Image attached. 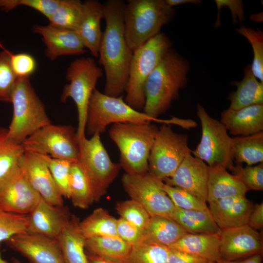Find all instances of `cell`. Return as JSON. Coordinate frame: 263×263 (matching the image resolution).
Wrapping results in <instances>:
<instances>
[{"mask_svg": "<svg viewBox=\"0 0 263 263\" xmlns=\"http://www.w3.org/2000/svg\"><path fill=\"white\" fill-rule=\"evenodd\" d=\"M124 4L121 0H109L103 4L106 27L99 48V63L106 76L103 93L114 97L122 96L126 91L133 54L125 35Z\"/></svg>", "mask_w": 263, "mask_h": 263, "instance_id": "obj_1", "label": "cell"}, {"mask_svg": "<svg viewBox=\"0 0 263 263\" xmlns=\"http://www.w3.org/2000/svg\"><path fill=\"white\" fill-rule=\"evenodd\" d=\"M189 68L188 61L171 48L146 80L143 112L158 118L166 112L186 86Z\"/></svg>", "mask_w": 263, "mask_h": 263, "instance_id": "obj_2", "label": "cell"}, {"mask_svg": "<svg viewBox=\"0 0 263 263\" xmlns=\"http://www.w3.org/2000/svg\"><path fill=\"white\" fill-rule=\"evenodd\" d=\"M175 9L165 0H129L125 2L123 19L127 42L133 52L159 33L170 21Z\"/></svg>", "mask_w": 263, "mask_h": 263, "instance_id": "obj_3", "label": "cell"}, {"mask_svg": "<svg viewBox=\"0 0 263 263\" xmlns=\"http://www.w3.org/2000/svg\"><path fill=\"white\" fill-rule=\"evenodd\" d=\"M158 128L153 124H114L109 133L120 152L119 165L126 173L145 174L148 172V160Z\"/></svg>", "mask_w": 263, "mask_h": 263, "instance_id": "obj_4", "label": "cell"}, {"mask_svg": "<svg viewBox=\"0 0 263 263\" xmlns=\"http://www.w3.org/2000/svg\"><path fill=\"white\" fill-rule=\"evenodd\" d=\"M11 103L13 116L7 138L13 143L21 145L33 133L51 123L29 77H18Z\"/></svg>", "mask_w": 263, "mask_h": 263, "instance_id": "obj_5", "label": "cell"}, {"mask_svg": "<svg viewBox=\"0 0 263 263\" xmlns=\"http://www.w3.org/2000/svg\"><path fill=\"white\" fill-rule=\"evenodd\" d=\"M171 42L164 33H159L136 49L131 61L125 92V102L140 111L145 104L146 80L171 49Z\"/></svg>", "mask_w": 263, "mask_h": 263, "instance_id": "obj_6", "label": "cell"}, {"mask_svg": "<svg viewBox=\"0 0 263 263\" xmlns=\"http://www.w3.org/2000/svg\"><path fill=\"white\" fill-rule=\"evenodd\" d=\"M103 71L91 57L77 58L71 63L66 71L69 82L63 88L60 100L65 102L68 98L75 102L78 113L76 134L79 142L85 138L86 124L89 102Z\"/></svg>", "mask_w": 263, "mask_h": 263, "instance_id": "obj_7", "label": "cell"}, {"mask_svg": "<svg viewBox=\"0 0 263 263\" xmlns=\"http://www.w3.org/2000/svg\"><path fill=\"white\" fill-rule=\"evenodd\" d=\"M151 121L164 124L165 119L154 118L135 110L123 100L122 96H109L95 89L89 102L86 130L92 136L105 132L107 126L112 123Z\"/></svg>", "mask_w": 263, "mask_h": 263, "instance_id": "obj_8", "label": "cell"}, {"mask_svg": "<svg viewBox=\"0 0 263 263\" xmlns=\"http://www.w3.org/2000/svg\"><path fill=\"white\" fill-rule=\"evenodd\" d=\"M187 134L174 132L170 125L163 124L156 134L149 160L148 172L163 182L171 177L192 150Z\"/></svg>", "mask_w": 263, "mask_h": 263, "instance_id": "obj_9", "label": "cell"}, {"mask_svg": "<svg viewBox=\"0 0 263 263\" xmlns=\"http://www.w3.org/2000/svg\"><path fill=\"white\" fill-rule=\"evenodd\" d=\"M21 145L24 152L72 161H78L80 154L76 130L71 125L51 123L33 133Z\"/></svg>", "mask_w": 263, "mask_h": 263, "instance_id": "obj_10", "label": "cell"}, {"mask_svg": "<svg viewBox=\"0 0 263 263\" xmlns=\"http://www.w3.org/2000/svg\"><path fill=\"white\" fill-rule=\"evenodd\" d=\"M197 115L202 128L200 143L192 150L193 156L208 166L219 164L230 169L233 165L232 138L224 125L211 117L204 108L197 105Z\"/></svg>", "mask_w": 263, "mask_h": 263, "instance_id": "obj_11", "label": "cell"}, {"mask_svg": "<svg viewBox=\"0 0 263 263\" xmlns=\"http://www.w3.org/2000/svg\"><path fill=\"white\" fill-rule=\"evenodd\" d=\"M78 161L90 183L95 201H98L118 175L119 164L112 161L99 133L80 143Z\"/></svg>", "mask_w": 263, "mask_h": 263, "instance_id": "obj_12", "label": "cell"}, {"mask_svg": "<svg viewBox=\"0 0 263 263\" xmlns=\"http://www.w3.org/2000/svg\"><path fill=\"white\" fill-rule=\"evenodd\" d=\"M122 182L131 199L140 204L150 216L172 219L175 206L164 190L162 181L148 172L145 174L125 173Z\"/></svg>", "mask_w": 263, "mask_h": 263, "instance_id": "obj_13", "label": "cell"}, {"mask_svg": "<svg viewBox=\"0 0 263 263\" xmlns=\"http://www.w3.org/2000/svg\"><path fill=\"white\" fill-rule=\"evenodd\" d=\"M41 198L18 165L0 179V208L4 211L28 214Z\"/></svg>", "mask_w": 263, "mask_h": 263, "instance_id": "obj_14", "label": "cell"}, {"mask_svg": "<svg viewBox=\"0 0 263 263\" xmlns=\"http://www.w3.org/2000/svg\"><path fill=\"white\" fill-rule=\"evenodd\" d=\"M220 254L222 262H232L263 255L261 234L248 225L221 230Z\"/></svg>", "mask_w": 263, "mask_h": 263, "instance_id": "obj_15", "label": "cell"}, {"mask_svg": "<svg viewBox=\"0 0 263 263\" xmlns=\"http://www.w3.org/2000/svg\"><path fill=\"white\" fill-rule=\"evenodd\" d=\"M5 242L30 263H64L57 239L26 231L14 235Z\"/></svg>", "mask_w": 263, "mask_h": 263, "instance_id": "obj_16", "label": "cell"}, {"mask_svg": "<svg viewBox=\"0 0 263 263\" xmlns=\"http://www.w3.org/2000/svg\"><path fill=\"white\" fill-rule=\"evenodd\" d=\"M18 165L33 188L44 201L53 206H63V197L41 155L24 152Z\"/></svg>", "mask_w": 263, "mask_h": 263, "instance_id": "obj_17", "label": "cell"}, {"mask_svg": "<svg viewBox=\"0 0 263 263\" xmlns=\"http://www.w3.org/2000/svg\"><path fill=\"white\" fill-rule=\"evenodd\" d=\"M191 154L185 157L173 175L164 181L167 185L182 188L206 203L209 166Z\"/></svg>", "mask_w": 263, "mask_h": 263, "instance_id": "obj_18", "label": "cell"}, {"mask_svg": "<svg viewBox=\"0 0 263 263\" xmlns=\"http://www.w3.org/2000/svg\"><path fill=\"white\" fill-rule=\"evenodd\" d=\"M71 215L67 207L52 205L42 198L28 214L26 232L57 239Z\"/></svg>", "mask_w": 263, "mask_h": 263, "instance_id": "obj_19", "label": "cell"}, {"mask_svg": "<svg viewBox=\"0 0 263 263\" xmlns=\"http://www.w3.org/2000/svg\"><path fill=\"white\" fill-rule=\"evenodd\" d=\"M32 31L42 36L46 57L52 61L62 56L79 55L86 52L80 38L75 31L47 25H34Z\"/></svg>", "mask_w": 263, "mask_h": 263, "instance_id": "obj_20", "label": "cell"}, {"mask_svg": "<svg viewBox=\"0 0 263 263\" xmlns=\"http://www.w3.org/2000/svg\"><path fill=\"white\" fill-rule=\"evenodd\" d=\"M208 204L210 213L221 230L247 225L254 207L253 202L245 196L228 197Z\"/></svg>", "mask_w": 263, "mask_h": 263, "instance_id": "obj_21", "label": "cell"}, {"mask_svg": "<svg viewBox=\"0 0 263 263\" xmlns=\"http://www.w3.org/2000/svg\"><path fill=\"white\" fill-rule=\"evenodd\" d=\"M104 6L98 0L83 2L82 12L75 32L85 48L94 57L98 56L99 48L103 32L101 20L103 19Z\"/></svg>", "mask_w": 263, "mask_h": 263, "instance_id": "obj_22", "label": "cell"}, {"mask_svg": "<svg viewBox=\"0 0 263 263\" xmlns=\"http://www.w3.org/2000/svg\"><path fill=\"white\" fill-rule=\"evenodd\" d=\"M220 122L236 136H248L263 131V104L239 110L228 108L221 114Z\"/></svg>", "mask_w": 263, "mask_h": 263, "instance_id": "obj_23", "label": "cell"}, {"mask_svg": "<svg viewBox=\"0 0 263 263\" xmlns=\"http://www.w3.org/2000/svg\"><path fill=\"white\" fill-rule=\"evenodd\" d=\"M248 190L239 177L229 173L219 164L209 166L207 188L208 203L238 196H245Z\"/></svg>", "mask_w": 263, "mask_h": 263, "instance_id": "obj_24", "label": "cell"}, {"mask_svg": "<svg viewBox=\"0 0 263 263\" xmlns=\"http://www.w3.org/2000/svg\"><path fill=\"white\" fill-rule=\"evenodd\" d=\"M219 234L187 233L169 246L170 249L184 251L210 262L221 263Z\"/></svg>", "mask_w": 263, "mask_h": 263, "instance_id": "obj_25", "label": "cell"}, {"mask_svg": "<svg viewBox=\"0 0 263 263\" xmlns=\"http://www.w3.org/2000/svg\"><path fill=\"white\" fill-rule=\"evenodd\" d=\"M79 221L74 215L57 238L64 263H89L85 251L86 239L79 226Z\"/></svg>", "mask_w": 263, "mask_h": 263, "instance_id": "obj_26", "label": "cell"}, {"mask_svg": "<svg viewBox=\"0 0 263 263\" xmlns=\"http://www.w3.org/2000/svg\"><path fill=\"white\" fill-rule=\"evenodd\" d=\"M244 77L240 81H233L236 90L227 97L229 109L237 110L254 105L263 104V83L257 80L252 73L251 66L244 69Z\"/></svg>", "mask_w": 263, "mask_h": 263, "instance_id": "obj_27", "label": "cell"}, {"mask_svg": "<svg viewBox=\"0 0 263 263\" xmlns=\"http://www.w3.org/2000/svg\"><path fill=\"white\" fill-rule=\"evenodd\" d=\"M144 232V244L168 247L188 233L173 220L160 216H150Z\"/></svg>", "mask_w": 263, "mask_h": 263, "instance_id": "obj_28", "label": "cell"}, {"mask_svg": "<svg viewBox=\"0 0 263 263\" xmlns=\"http://www.w3.org/2000/svg\"><path fill=\"white\" fill-rule=\"evenodd\" d=\"M132 247L118 236H97L85 240L86 253L118 262L126 258Z\"/></svg>", "mask_w": 263, "mask_h": 263, "instance_id": "obj_29", "label": "cell"}, {"mask_svg": "<svg viewBox=\"0 0 263 263\" xmlns=\"http://www.w3.org/2000/svg\"><path fill=\"white\" fill-rule=\"evenodd\" d=\"M172 220L188 233L219 234L221 231L209 209L185 210L175 207Z\"/></svg>", "mask_w": 263, "mask_h": 263, "instance_id": "obj_30", "label": "cell"}, {"mask_svg": "<svg viewBox=\"0 0 263 263\" xmlns=\"http://www.w3.org/2000/svg\"><path fill=\"white\" fill-rule=\"evenodd\" d=\"M231 138L232 158L236 164L253 166L263 162V131Z\"/></svg>", "mask_w": 263, "mask_h": 263, "instance_id": "obj_31", "label": "cell"}, {"mask_svg": "<svg viewBox=\"0 0 263 263\" xmlns=\"http://www.w3.org/2000/svg\"><path fill=\"white\" fill-rule=\"evenodd\" d=\"M70 197L73 205L87 208L95 201L90 183L78 161L71 166L69 175Z\"/></svg>", "mask_w": 263, "mask_h": 263, "instance_id": "obj_32", "label": "cell"}, {"mask_svg": "<svg viewBox=\"0 0 263 263\" xmlns=\"http://www.w3.org/2000/svg\"><path fill=\"white\" fill-rule=\"evenodd\" d=\"M117 219L102 208L95 209L91 214L79 222L80 230L85 239L97 236H118Z\"/></svg>", "mask_w": 263, "mask_h": 263, "instance_id": "obj_33", "label": "cell"}, {"mask_svg": "<svg viewBox=\"0 0 263 263\" xmlns=\"http://www.w3.org/2000/svg\"><path fill=\"white\" fill-rule=\"evenodd\" d=\"M83 2L79 0H60L49 24L55 27L75 31L82 12Z\"/></svg>", "mask_w": 263, "mask_h": 263, "instance_id": "obj_34", "label": "cell"}, {"mask_svg": "<svg viewBox=\"0 0 263 263\" xmlns=\"http://www.w3.org/2000/svg\"><path fill=\"white\" fill-rule=\"evenodd\" d=\"M170 252L168 247L143 244L132 247L126 258L121 263H166Z\"/></svg>", "mask_w": 263, "mask_h": 263, "instance_id": "obj_35", "label": "cell"}, {"mask_svg": "<svg viewBox=\"0 0 263 263\" xmlns=\"http://www.w3.org/2000/svg\"><path fill=\"white\" fill-rule=\"evenodd\" d=\"M7 131V129L0 128V179L18 165L24 152L21 145L8 139Z\"/></svg>", "mask_w": 263, "mask_h": 263, "instance_id": "obj_36", "label": "cell"}, {"mask_svg": "<svg viewBox=\"0 0 263 263\" xmlns=\"http://www.w3.org/2000/svg\"><path fill=\"white\" fill-rule=\"evenodd\" d=\"M236 32L244 37L250 43L253 52L251 69L254 76L263 83V33L259 29H254L241 25Z\"/></svg>", "mask_w": 263, "mask_h": 263, "instance_id": "obj_37", "label": "cell"}, {"mask_svg": "<svg viewBox=\"0 0 263 263\" xmlns=\"http://www.w3.org/2000/svg\"><path fill=\"white\" fill-rule=\"evenodd\" d=\"M46 162L54 181L63 197L70 199L69 175L74 161L41 155Z\"/></svg>", "mask_w": 263, "mask_h": 263, "instance_id": "obj_38", "label": "cell"}, {"mask_svg": "<svg viewBox=\"0 0 263 263\" xmlns=\"http://www.w3.org/2000/svg\"><path fill=\"white\" fill-rule=\"evenodd\" d=\"M116 210L123 219L142 230L146 228L150 216L136 201L131 199L117 203Z\"/></svg>", "mask_w": 263, "mask_h": 263, "instance_id": "obj_39", "label": "cell"}, {"mask_svg": "<svg viewBox=\"0 0 263 263\" xmlns=\"http://www.w3.org/2000/svg\"><path fill=\"white\" fill-rule=\"evenodd\" d=\"M0 101L11 102L12 95L18 78L10 63L8 50L0 43Z\"/></svg>", "mask_w": 263, "mask_h": 263, "instance_id": "obj_40", "label": "cell"}, {"mask_svg": "<svg viewBox=\"0 0 263 263\" xmlns=\"http://www.w3.org/2000/svg\"><path fill=\"white\" fill-rule=\"evenodd\" d=\"M28 214L7 212L0 208V243L27 231Z\"/></svg>", "mask_w": 263, "mask_h": 263, "instance_id": "obj_41", "label": "cell"}, {"mask_svg": "<svg viewBox=\"0 0 263 263\" xmlns=\"http://www.w3.org/2000/svg\"><path fill=\"white\" fill-rule=\"evenodd\" d=\"M162 188L177 207L185 210L209 209L206 203L182 188L168 185L164 182Z\"/></svg>", "mask_w": 263, "mask_h": 263, "instance_id": "obj_42", "label": "cell"}, {"mask_svg": "<svg viewBox=\"0 0 263 263\" xmlns=\"http://www.w3.org/2000/svg\"><path fill=\"white\" fill-rule=\"evenodd\" d=\"M229 169L239 177L248 191L263 190V162L245 167L236 164Z\"/></svg>", "mask_w": 263, "mask_h": 263, "instance_id": "obj_43", "label": "cell"}, {"mask_svg": "<svg viewBox=\"0 0 263 263\" xmlns=\"http://www.w3.org/2000/svg\"><path fill=\"white\" fill-rule=\"evenodd\" d=\"M60 0H0V9L9 11L19 6L33 8L49 19L53 14Z\"/></svg>", "mask_w": 263, "mask_h": 263, "instance_id": "obj_44", "label": "cell"}, {"mask_svg": "<svg viewBox=\"0 0 263 263\" xmlns=\"http://www.w3.org/2000/svg\"><path fill=\"white\" fill-rule=\"evenodd\" d=\"M12 69L18 77H29L34 73L37 63L34 57L26 53L13 54L8 51Z\"/></svg>", "mask_w": 263, "mask_h": 263, "instance_id": "obj_45", "label": "cell"}, {"mask_svg": "<svg viewBox=\"0 0 263 263\" xmlns=\"http://www.w3.org/2000/svg\"><path fill=\"white\" fill-rule=\"evenodd\" d=\"M118 236L132 247L144 244V232L122 218L117 219Z\"/></svg>", "mask_w": 263, "mask_h": 263, "instance_id": "obj_46", "label": "cell"}, {"mask_svg": "<svg viewBox=\"0 0 263 263\" xmlns=\"http://www.w3.org/2000/svg\"><path fill=\"white\" fill-rule=\"evenodd\" d=\"M215 2L218 11L215 26L218 27L221 24L219 13L221 7L224 6L228 7L231 11L233 23H242L244 20V12L243 2L241 0H216Z\"/></svg>", "mask_w": 263, "mask_h": 263, "instance_id": "obj_47", "label": "cell"}, {"mask_svg": "<svg viewBox=\"0 0 263 263\" xmlns=\"http://www.w3.org/2000/svg\"><path fill=\"white\" fill-rule=\"evenodd\" d=\"M210 262L200 257L175 249H170L166 263H208Z\"/></svg>", "mask_w": 263, "mask_h": 263, "instance_id": "obj_48", "label": "cell"}, {"mask_svg": "<svg viewBox=\"0 0 263 263\" xmlns=\"http://www.w3.org/2000/svg\"><path fill=\"white\" fill-rule=\"evenodd\" d=\"M247 225L253 229L259 231L263 227V203L254 205L248 218Z\"/></svg>", "mask_w": 263, "mask_h": 263, "instance_id": "obj_49", "label": "cell"}, {"mask_svg": "<svg viewBox=\"0 0 263 263\" xmlns=\"http://www.w3.org/2000/svg\"><path fill=\"white\" fill-rule=\"evenodd\" d=\"M263 255H255L248 258L232 262H223V263H262Z\"/></svg>", "mask_w": 263, "mask_h": 263, "instance_id": "obj_50", "label": "cell"}, {"mask_svg": "<svg viewBox=\"0 0 263 263\" xmlns=\"http://www.w3.org/2000/svg\"><path fill=\"white\" fill-rule=\"evenodd\" d=\"M86 253L89 263H121L86 252Z\"/></svg>", "mask_w": 263, "mask_h": 263, "instance_id": "obj_51", "label": "cell"}, {"mask_svg": "<svg viewBox=\"0 0 263 263\" xmlns=\"http://www.w3.org/2000/svg\"><path fill=\"white\" fill-rule=\"evenodd\" d=\"M166 3L169 6L173 7V6L185 4V3H193L199 4L201 2V0H165Z\"/></svg>", "mask_w": 263, "mask_h": 263, "instance_id": "obj_52", "label": "cell"}, {"mask_svg": "<svg viewBox=\"0 0 263 263\" xmlns=\"http://www.w3.org/2000/svg\"><path fill=\"white\" fill-rule=\"evenodd\" d=\"M12 263H22L20 262L19 260L15 258H13L12 259Z\"/></svg>", "mask_w": 263, "mask_h": 263, "instance_id": "obj_53", "label": "cell"}, {"mask_svg": "<svg viewBox=\"0 0 263 263\" xmlns=\"http://www.w3.org/2000/svg\"><path fill=\"white\" fill-rule=\"evenodd\" d=\"M0 263H8L7 261H6L5 260H3L1 256V253H0Z\"/></svg>", "mask_w": 263, "mask_h": 263, "instance_id": "obj_54", "label": "cell"}, {"mask_svg": "<svg viewBox=\"0 0 263 263\" xmlns=\"http://www.w3.org/2000/svg\"><path fill=\"white\" fill-rule=\"evenodd\" d=\"M208 263H223V262H221V263H216V262H209Z\"/></svg>", "mask_w": 263, "mask_h": 263, "instance_id": "obj_55", "label": "cell"}]
</instances>
